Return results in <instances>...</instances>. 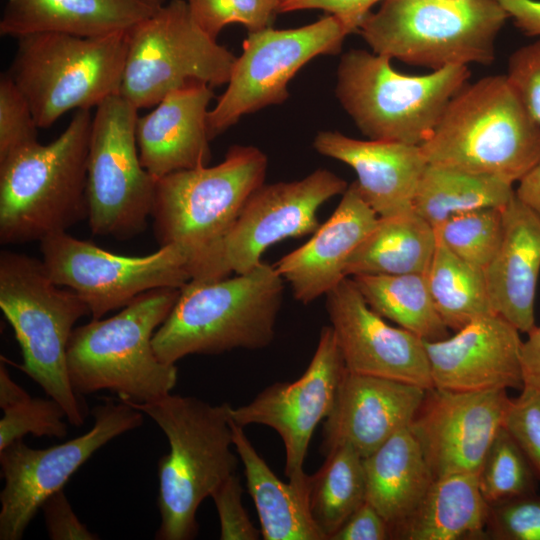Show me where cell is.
Segmentation results:
<instances>
[{
	"label": "cell",
	"mask_w": 540,
	"mask_h": 540,
	"mask_svg": "<svg viewBox=\"0 0 540 540\" xmlns=\"http://www.w3.org/2000/svg\"><path fill=\"white\" fill-rule=\"evenodd\" d=\"M124 403L149 416L170 446L157 467L161 523L155 538H195L198 507L236 472L231 405H211L195 397L171 393L149 402Z\"/></svg>",
	"instance_id": "obj_1"
},
{
	"label": "cell",
	"mask_w": 540,
	"mask_h": 540,
	"mask_svg": "<svg viewBox=\"0 0 540 540\" xmlns=\"http://www.w3.org/2000/svg\"><path fill=\"white\" fill-rule=\"evenodd\" d=\"M267 156L257 147H231L222 162L156 179L151 218L160 247L177 245L194 281H213L220 245L249 196L264 184Z\"/></svg>",
	"instance_id": "obj_2"
},
{
	"label": "cell",
	"mask_w": 540,
	"mask_h": 540,
	"mask_svg": "<svg viewBox=\"0 0 540 540\" xmlns=\"http://www.w3.org/2000/svg\"><path fill=\"white\" fill-rule=\"evenodd\" d=\"M283 283L274 265L264 262L232 278L190 280L154 333L157 357L175 364L193 354L267 347L274 338Z\"/></svg>",
	"instance_id": "obj_3"
},
{
	"label": "cell",
	"mask_w": 540,
	"mask_h": 540,
	"mask_svg": "<svg viewBox=\"0 0 540 540\" xmlns=\"http://www.w3.org/2000/svg\"><path fill=\"white\" fill-rule=\"evenodd\" d=\"M90 110H76L49 144L38 141L0 161V242L41 241L88 217Z\"/></svg>",
	"instance_id": "obj_4"
},
{
	"label": "cell",
	"mask_w": 540,
	"mask_h": 540,
	"mask_svg": "<svg viewBox=\"0 0 540 540\" xmlns=\"http://www.w3.org/2000/svg\"><path fill=\"white\" fill-rule=\"evenodd\" d=\"M180 289L159 288L136 297L117 314L75 327L67 370L78 395L107 390L124 402L161 398L175 387V364L162 362L152 339L178 300Z\"/></svg>",
	"instance_id": "obj_5"
},
{
	"label": "cell",
	"mask_w": 540,
	"mask_h": 540,
	"mask_svg": "<svg viewBox=\"0 0 540 540\" xmlns=\"http://www.w3.org/2000/svg\"><path fill=\"white\" fill-rule=\"evenodd\" d=\"M429 164L518 182L540 158V125L506 75L466 84L420 145Z\"/></svg>",
	"instance_id": "obj_6"
},
{
	"label": "cell",
	"mask_w": 540,
	"mask_h": 540,
	"mask_svg": "<svg viewBox=\"0 0 540 540\" xmlns=\"http://www.w3.org/2000/svg\"><path fill=\"white\" fill-rule=\"evenodd\" d=\"M0 308L13 328L23 362L15 365L57 401L68 422L81 426L86 407L67 370V347L75 323L90 311L73 290L50 277L42 260L0 253Z\"/></svg>",
	"instance_id": "obj_7"
},
{
	"label": "cell",
	"mask_w": 540,
	"mask_h": 540,
	"mask_svg": "<svg viewBox=\"0 0 540 540\" xmlns=\"http://www.w3.org/2000/svg\"><path fill=\"white\" fill-rule=\"evenodd\" d=\"M391 60L362 49L345 52L337 68L336 97L368 139L420 146L467 84L470 70L451 65L408 75L396 71Z\"/></svg>",
	"instance_id": "obj_8"
},
{
	"label": "cell",
	"mask_w": 540,
	"mask_h": 540,
	"mask_svg": "<svg viewBox=\"0 0 540 540\" xmlns=\"http://www.w3.org/2000/svg\"><path fill=\"white\" fill-rule=\"evenodd\" d=\"M508 18L498 0H383L358 31L372 52L433 71L493 62Z\"/></svg>",
	"instance_id": "obj_9"
},
{
	"label": "cell",
	"mask_w": 540,
	"mask_h": 540,
	"mask_svg": "<svg viewBox=\"0 0 540 540\" xmlns=\"http://www.w3.org/2000/svg\"><path fill=\"white\" fill-rule=\"evenodd\" d=\"M127 32L93 37L40 32L17 38L6 73L27 99L39 128L120 94Z\"/></svg>",
	"instance_id": "obj_10"
},
{
	"label": "cell",
	"mask_w": 540,
	"mask_h": 540,
	"mask_svg": "<svg viewBox=\"0 0 540 540\" xmlns=\"http://www.w3.org/2000/svg\"><path fill=\"white\" fill-rule=\"evenodd\" d=\"M120 95L135 108L155 106L191 82L227 84L234 54L195 22L185 0H171L127 32Z\"/></svg>",
	"instance_id": "obj_11"
},
{
	"label": "cell",
	"mask_w": 540,
	"mask_h": 540,
	"mask_svg": "<svg viewBox=\"0 0 540 540\" xmlns=\"http://www.w3.org/2000/svg\"><path fill=\"white\" fill-rule=\"evenodd\" d=\"M138 109L120 94L96 107L87 157L88 223L92 233L129 239L151 217L156 179L142 166Z\"/></svg>",
	"instance_id": "obj_12"
},
{
	"label": "cell",
	"mask_w": 540,
	"mask_h": 540,
	"mask_svg": "<svg viewBox=\"0 0 540 540\" xmlns=\"http://www.w3.org/2000/svg\"><path fill=\"white\" fill-rule=\"evenodd\" d=\"M40 248L50 277L75 291L92 319L122 309L148 291L181 289L192 279L188 254L177 245L145 256H125L64 231L41 240Z\"/></svg>",
	"instance_id": "obj_13"
},
{
	"label": "cell",
	"mask_w": 540,
	"mask_h": 540,
	"mask_svg": "<svg viewBox=\"0 0 540 540\" xmlns=\"http://www.w3.org/2000/svg\"><path fill=\"white\" fill-rule=\"evenodd\" d=\"M348 34L334 15L293 29L267 27L248 32L227 88L208 113L210 139L243 115L284 102L288 83L295 74L316 56L338 53Z\"/></svg>",
	"instance_id": "obj_14"
},
{
	"label": "cell",
	"mask_w": 540,
	"mask_h": 540,
	"mask_svg": "<svg viewBox=\"0 0 540 540\" xmlns=\"http://www.w3.org/2000/svg\"><path fill=\"white\" fill-rule=\"evenodd\" d=\"M85 434L44 449L22 439L0 450L4 487L0 493V539L19 540L44 502L63 490L71 476L102 446L143 423V413L111 398L93 411Z\"/></svg>",
	"instance_id": "obj_15"
},
{
	"label": "cell",
	"mask_w": 540,
	"mask_h": 540,
	"mask_svg": "<svg viewBox=\"0 0 540 540\" xmlns=\"http://www.w3.org/2000/svg\"><path fill=\"white\" fill-rule=\"evenodd\" d=\"M347 187L344 179L327 169L300 180L261 185L224 237L213 281L250 271L262 262L265 250L281 240L313 234L321 225L319 208Z\"/></svg>",
	"instance_id": "obj_16"
},
{
	"label": "cell",
	"mask_w": 540,
	"mask_h": 540,
	"mask_svg": "<svg viewBox=\"0 0 540 540\" xmlns=\"http://www.w3.org/2000/svg\"><path fill=\"white\" fill-rule=\"evenodd\" d=\"M346 371L331 326L322 328L316 350L304 373L292 382H276L252 401L230 407L232 420L242 426L265 425L274 429L285 448V475L297 488L307 491L304 460L316 426L335 402Z\"/></svg>",
	"instance_id": "obj_17"
},
{
	"label": "cell",
	"mask_w": 540,
	"mask_h": 540,
	"mask_svg": "<svg viewBox=\"0 0 540 540\" xmlns=\"http://www.w3.org/2000/svg\"><path fill=\"white\" fill-rule=\"evenodd\" d=\"M510 400L505 389L426 390L409 427L434 479L458 473L478 474L503 426Z\"/></svg>",
	"instance_id": "obj_18"
},
{
	"label": "cell",
	"mask_w": 540,
	"mask_h": 540,
	"mask_svg": "<svg viewBox=\"0 0 540 540\" xmlns=\"http://www.w3.org/2000/svg\"><path fill=\"white\" fill-rule=\"evenodd\" d=\"M325 296L346 370L433 388L424 340L389 325L367 304L351 277Z\"/></svg>",
	"instance_id": "obj_19"
},
{
	"label": "cell",
	"mask_w": 540,
	"mask_h": 540,
	"mask_svg": "<svg viewBox=\"0 0 540 540\" xmlns=\"http://www.w3.org/2000/svg\"><path fill=\"white\" fill-rule=\"evenodd\" d=\"M520 331L497 314L452 336L424 341L433 387L451 391L522 389Z\"/></svg>",
	"instance_id": "obj_20"
},
{
	"label": "cell",
	"mask_w": 540,
	"mask_h": 540,
	"mask_svg": "<svg viewBox=\"0 0 540 540\" xmlns=\"http://www.w3.org/2000/svg\"><path fill=\"white\" fill-rule=\"evenodd\" d=\"M426 388L345 371L325 418L320 450L348 444L363 458L413 421Z\"/></svg>",
	"instance_id": "obj_21"
},
{
	"label": "cell",
	"mask_w": 540,
	"mask_h": 540,
	"mask_svg": "<svg viewBox=\"0 0 540 540\" xmlns=\"http://www.w3.org/2000/svg\"><path fill=\"white\" fill-rule=\"evenodd\" d=\"M379 216L363 199L356 182L348 185L329 217L301 247L274 264L294 298L309 304L347 278L348 261Z\"/></svg>",
	"instance_id": "obj_22"
},
{
	"label": "cell",
	"mask_w": 540,
	"mask_h": 540,
	"mask_svg": "<svg viewBox=\"0 0 540 540\" xmlns=\"http://www.w3.org/2000/svg\"><path fill=\"white\" fill-rule=\"evenodd\" d=\"M212 87L191 82L166 95L136 122V141L144 169L155 179L208 165L207 127Z\"/></svg>",
	"instance_id": "obj_23"
},
{
	"label": "cell",
	"mask_w": 540,
	"mask_h": 540,
	"mask_svg": "<svg viewBox=\"0 0 540 540\" xmlns=\"http://www.w3.org/2000/svg\"><path fill=\"white\" fill-rule=\"evenodd\" d=\"M315 150L350 166L363 199L379 217L413 209V199L427 161L419 145L358 140L338 131H321Z\"/></svg>",
	"instance_id": "obj_24"
},
{
	"label": "cell",
	"mask_w": 540,
	"mask_h": 540,
	"mask_svg": "<svg viewBox=\"0 0 540 540\" xmlns=\"http://www.w3.org/2000/svg\"><path fill=\"white\" fill-rule=\"evenodd\" d=\"M483 272L494 313L530 332L540 273V219L515 194L502 210L501 241Z\"/></svg>",
	"instance_id": "obj_25"
},
{
	"label": "cell",
	"mask_w": 540,
	"mask_h": 540,
	"mask_svg": "<svg viewBox=\"0 0 540 540\" xmlns=\"http://www.w3.org/2000/svg\"><path fill=\"white\" fill-rule=\"evenodd\" d=\"M166 0H7L0 35L15 39L59 32L84 37L126 31L157 12Z\"/></svg>",
	"instance_id": "obj_26"
},
{
	"label": "cell",
	"mask_w": 540,
	"mask_h": 540,
	"mask_svg": "<svg viewBox=\"0 0 540 540\" xmlns=\"http://www.w3.org/2000/svg\"><path fill=\"white\" fill-rule=\"evenodd\" d=\"M488 512L477 474L436 478L413 512L391 528V539H478L486 536Z\"/></svg>",
	"instance_id": "obj_27"
},
{
	"label": "cell",
	"mask_w": 540,
	"mask_h": 540,
	"mask_svg": "<svg viewBox=\"0 0 540 540\" xmlns=\"http://www.w3.org/2000/svg\"><path fill=\"white\" fill-rule=\"evenodd\" d=\"M366 501L391 528L418 506L434 476L421 446L406 427L363 458Z\"/></svg>",
	"instance_id": "obj_28"
},
{
	"label": "cell",
	"mask_w": 540,
	"mask_h": 540,
	"mask_svg": "<svg viewBox=\"0 0 540 540\" xmlns=\"http://www.w3.org/2000/svg\"><path fill=\"white\" fill-rule=\"evenodd\" d=\"M232 419V418H231ZM234 449L240 458L246 484L260 522L264 540H325L310 514L307 491L283 482L256 451L244 427L231 421Z\"/></svg>",
	"instance_id": "obj_29"
},
{
	"label": "cell",
	"mask_w": 540,
	"mask_h": 540,
	"mask_svg": "<svg viewBox=\"0 0 540 540\" xmlns=\"http://www.w3.org/2000/svg\"><path fill=\"white\" fill-rule=\"evenodd\" d=\"M437 246L434 228L413 209L379 217L350 257L346 274H426Z\"/></svg>",
	"instance_id": "obj_30"
},
{
	"label": "cell",
	"mask_w": 540,
	"mask_h": 540,
	"mask_svg": "<svg viewBox=\"0 0 540 540\" xmlns=\"http://www.w3.org/2000/svg\"><path fill=\"white\" fill-rule=\"evenodd\" d=\"M515 194L500 178L427 163L418 182L413 210L433 228L465 212L503 209Z\"/></svg>",
	"instance_id": "obj_31"
},
{
	"label": "cell",
	"mask_w": 540,
	"mask_h": 540,
	"mask_svg": "<svg viewBox=\"0 0 540 540\" xmlns=\"http://www.w3.org/2000/svg\"><path fill=\"white\" fill-rule=\"evenodd\" d=\"M367 304L384 319L424 341L449 336L434 304L426 274L356 275L351 277Z\"/></svg>",
	"instance_id": "obj_32"
},
{
	"label": "cell",
	"mask_w": 540,
	"mask_h": 540,
	"mask_svg": "<svg viewBox=\"0 0 540 540\" xmlns=\"http://www.w3.org/2000/svg\"><path fill=\"white\" fill-rule=\"evenodd\" d=\"M307 480L310 514L325 540L366 501L363 457L350 445L330 450Z\"/></svg>",
	"instance_id": "obj_33"
},
{
	"label": "cell",
	"mask_w": 540,
	"mask_h": 540,
	"mask_svg": "<svg viewBox=\"0 0 540 540\" xmlns=\"http://www.w3.org/2000/svg\"><path fill=\"white\" fill-rule=\"evenodd\" d=\"M426 276L434 304L448 329L457 331L477 318L495 314L484 272L457 257L438 239Z\"/></svg>",
	"instance_id": "obj_34"
},
{
	"label": "cell",
	"mask_w": 540,
	"mask_h": 540,
	"mask_svg": "<svg viewBox=\"0 0 540 540\" xmlns=\"http://www.w3.org/2000/svg\"><path fill=\"white\" fill-rule=\"evenodd\" d=\"M477 477L488 504L534 494L539 481L527 457L504 426L491 443Z\"/></svg>",
	"instance_id": "obj_35"
},
{
	"label": "cell",
	"mask_w": 540,
	"mask_h": 540,
	"mask_svg": "<svg viewBox=\"0 0 540 540\" xmlns=\"http://www.w3.org/2000/svg\"><path fill=\"white\" fill-rule=\"evenodd\" d=\"M502 210L483 208L455 215L434 228L437 239L457 257L484 271L501 241Z\"/></svg>",
	"instance_id": "obj_36"
},
{
	"label": "cell",
	"mask_w": 540,
	"mask_h": 540,
	"mask_svg": "<svg viewBox=\"0 0 540 540\" xmlns=\"http://www.w3.org/2000/svg\"><path fill=\"white\" fill-rule=\"evenodd\" d=\"M193 19L216 39L228 24L240 23L248 32L271 27L281 0H186Z\"/></svg>",
	"instance_id": "obj_37"
},
{
	"label": "cell",
	"mask_w": 540,
	"mask_h": 540,
	"mask_svg": "<svg viewBox=\"0 0 540 540\" xmlns=\"http://www.w3.org/2000/svg\"><path fill=\"white\" fill-rule=\"evenodd\" d=\"M0 420V450L27 434L63 438L67 435L66 413L54 399L26 398L3 409Z\"/></svg>",
	"instance_id": "obj_38"
},
{
	"label": "cell",
	"mask_w": 540,
	"mask_h": 540,
	"mask_svg": "<svg viewBox=\"0 0 540 540\" xmlns=\"http://www.w3.org/2000/svg\"><path fill=\"white\" fill-rule=\"evenodd\" d=\"M31 107L9 75L0 77V161L38 141Z\"/></svg>",
	"instance_id": "obj_39"
},
{
	"label": "cell",
	"mask_w": 540,
	"mask_h": 540,
	"mask_svg": "<svg viewBox=\"0 0 540 540\" xmlns=\"http://www.w3.org/2000/svg\"><path fill=\"white\" fill-rule=\"evenodd\" d=\"M540 540V496L536 493L489 504L486 537Z\"/></svg>",
	"instance_id": "obj_40"
},
{
	"label": "cell",
	"mask_w": 540,
	"mask_h": 540,
	"mask_svg": "<svg viewBox=\"0 0 540 540\" xmlns=\"http://www.w3.org/2000/svg\"><path fill=\"white\" fill-rule=\"evenodd\" d=\"M504 428L517 442L540 481V391L524 386L511 399Z\"/></svg>",
	"instance_id": "obj_41"
},
{
	"label": "cell",
	"mask_w": 540,
	"mask_h": 540,
	"mask_svg": "<svg viewBox=\"0 0 540 540\" xmlns=\"http://www.w3.org/2000/svg\"><path fill=\"white\" fill-rule=\"evenodd\" d=\"M242 493L240 479L235 473L225 479L210 496L218 513L221 540H257L261 536L242 504Z\"/></svg>",
	"instance_id": "obj_42"
},
{
	"label": "cell",
	"mask_w": 540,
	"mask_h": 540,
	"mask_svg": "<svg viewBox=\"0 0 540 540\" xmlns=\"http://www.w3.org/2000/svg\"><path fill=\"white\" fill-rule=\"evenodd\" d=\"M506 76L529 114L540 125V38L512 53Z\"/></svg>",
	"instance_id": "obj_43"
},
{
	"label": "cell",
	"mask_w": 540,
	"mask_h": 540,
	"mask_svg": "<svg viewBox=\"0 0 540 540\" xmlns=\"http://www.w3.org/2000/svg\"><path fill=\"white\" fill-rule=\"evenodd\" d=\"M48 536L52 540H97L73 511L63 490L50 496L42 508Z\"/></svg>",
	"instance_id": "obj_44"
},
{
	"label": "cell",
	"mask_w": 540,
	"mask_h": 540,
	"mask_svg": "<svg viewBox=\"0 0 540 540\" xmlns=\"http://www.w3.org/2000/svg\"><path fill=\"white\" fill-rule=\"evenodd\" d=\"M383 0H281L279 12L322 9L336 16L348 33L358 31L371 7Z\"/></svg>",
	"instance_id": "obj_45"
},
{
	"label": "cell",
	"mask_w": 540,
	"mask_h": 540,
	"mask_svg": "<svg viewBox=\"0 0 540 540\" xmlns=\"http://www.w3.org/2000/svg\"><path fill=\"white\" fill-rule=\"evenodd\" d=\"M391 539L390 526L381 514L365 501L330 540H386Z\"/></svg>",
	"instance_id": "obj_46"
},
{
	"label": "cell",
	"mask_w": 540,
	"mask_h": 540,
	"mask_svg": "<svg viewBox=\"0 0 540 540\" xmlns=\"http://www.w3.org/2000/svg\"><path fill=\"white\" fill-rule=\"evenodd\" d=\"M527 36H540V0H498Z\"/></svg>",
	"instance_id": "obj_47"
},
{
	"label": "cell",
	"mask_w": 540,
	"mask_h": 540,
	"mask_svg": "<svg viewBox=\"0 0 540 540\" xmlns=\"http://www.w3.org/2000/svg\"><path fill=\"white\" fill-rule=\"evenodd\" d=\"M521 347V370L523 387L540 391V326L527 333Z\"/></svg>",
	"instance_id": "obj_48"
},
{
	"label": "cell",
	"mask_w": 540,
	"mask_h": 540,
	"mask_svg": "<svg viewBox=\"0 0 540 540\" xmlns=\"http://www.w3.org/2000/svg\"><path fill=\"white\" fill-rule=\"evenodd\" d=\"M518 182L515 196L540 219V158Z\"/></svg>",
	"instance_id": "obj_49"
},
{
	"label": "cell",
	"mask_w": 540,
	"mask_h": 540,
	"mask_svg": "<svg viewBox=\"0 0 540 540\" xmlns=\"http://www.w3.org/2000/svg\"><path fill=\"white\" fill-rule=\"evenodd\" d=\"M5 362V359L1 357L0 407L2 410L29 396V394L21 386L12 380Z\"/></svg>",
	"instance_id": "obj_50"
}]
</instances>
